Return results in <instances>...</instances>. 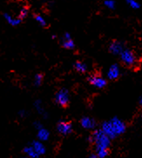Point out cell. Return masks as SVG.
I'll return each instance as SVG.
<instances>
[{
    "instance_id": "cell-1",
    "label": "cell",
    "mask_w": 142,
    "mask_h": 158,
    "mask_svg": "<svg viewBox=\"0 0 142 158\" xmlns=\"http://www.w3.org/2000/svg\"><path fill=\"white\" fill-rule=\"evenodd\" d=\"M105 135L110 139H114L118 135L123 134L126 130V124L118 117H114L111 120L105 122L102 124V129Z\"/></svg>"
},
{
    "instance_id": "cell-2",
    "label": "cell",
    "mask_w": 142,
    "mask_h": 158,
    "mask_svg": "<svg viewBox=\"0 0 142 158\" xmlns=\"http://www.w3.org/2000/svg\"><path fill=\"white\" fill-rule=\"evenodd\" d=\"M89 140H91L95 144L96 150L101 149H108L111 143V139L105 134L102 130H95L94 133L93 134L92 137L89 138Z\"/></svg>"
},
{
    "instance_id": "cell-3",
    "label": "cell",
    "mask_w": 142,
    "mask_h": 158,
    "mask_svg": "<svg viewBox=\"0 0 142 158\" xmlns=\"http://www.w3.org/2000/svg\"><path fill=\"white\" fill-rule=\"evenodd\" d=\"M70 96H69V91L67 89H60L55 96V102L57 104L60 106H67L69 102Z\"/></svg>"
},
{
    "instance_id": "cell-4",
    "label": "cell",
    "mask_w": 142,
    "mask_h": 158,
    "mask_svg": "<svg viewBox=\"0 0 142 158\" xmlns=\"http://www.w3.org/2000/svg\"><path fill=\"white\" fill-rule=\"evenodd\" d=\"M120 58L125 64L133 65L136 62V57L133 52L129 50H123L120 53Z\"/></svg>"
},
{
    "instance_id": "cell-5",
    "label": "cell",
    "mask_w": 142,
    "mask_h": 158,
    "mask_svg": "<svg viewBox=\"0 0 142 158\" xmlns=\"http://www.w3.org/2000/svg\"><path fill=\"white\" fill-rule=\"evenodd\" d=\"M89 82H90L92 85H93L94 87L99 89L104 88L105 86L106 85V80L103 78L102 77L98 76V75L91 76L89 77Z\"/></svg>"
},
{
    "instance_id": "cell-6",
    "label": "cell",
    "mask_w": 142,
    "mask_h": 158,
    "mask_svg": "<svg viewBox=\"0 0 142 158\" xmlns=\"http://www.w3.org/2000/svg\"><path fill=\"white\" fill-rule=\"evenodd\" d=\"M57 129L58 131L61 135H69L71 131H72V125H71V123H69V122L61 121L58 123Z\"/></svg>"
},
{
    "instance_id": "cell-7",
    "label": "cell",
    "mask_w": 142,
    "mask_h": 158,
    "mask_svg": "<svg viewBox=\"0 0 142 158\" xmlns=\"http://www.w3.org/2000/svg\"><path fill=\"white\" fill-rule=\"evenodd\" d=\"M80 123L81 126L85 130H93L96 127V122L94 121V119L88 117V116L83 117L81 119Z\"/></svg>"
},
{
    "instance_id": "cell-8",
    "label": "cell",
    "mask_w": 142,
    "mask_h": 158,
    "mask_svg": "<svg viewBox=\"0 0 142 158\" xmlns=\"http://www.w3.org/2000/svg\"><path fill=\"white\" fill-rule=\"evenodd\" d=\"M119 74H120V70L118 64H113L108 69L107 77L111 80H115L119 77Z\"/></svg>"
},
{
    "instance_id": "cell-9",
    "label": "cell",
    "mask_w": 142,
    "mask_h": 158,
    "mask_svg": "<svg viewBox=\"0 0 142 158\" xmlns=\"http://www.w3.org/2000/svg\"><path fill=\"white\" fill-rule=\"evenodd\" d=\"M123 45L122 44L119 42H113L111 44H110V47H109V51L111 53H113L114 55H120V53L123 51Z\"/></svg>"
},
{
    "instance_id": "cell-10",
    "label": "cell",
    "mask_w": 142,
    "mask_h": 158,
    "mask_svg": "<svg viewBox=\"0 0 142 158\" xmlns=\"http://www.w3.org/2000/svg\"><path fill=\"white\" fill-rule=\"evenodd\" d=\"M63 46L67 50H71L74 48V42L71 38V35L69 33H65L63 37Z\"/></svg>"
},
{
    "instance_id": "cell-11",
    "label": "cell",
    "mask_w": 142,
    "mask_h": 158,
    "mask_svg": "<svg viewBox=\"0 0 142 158\" xmlns=\"http://www.w3.org/2000/svg\"><path fill=\"white\" fill-rule=\"evenodd\" d=\"M31 146L33 148V149L35 150V152L38 154V156H42V155H44V154L45 153V145L43 144L42 142H40V141L33 142Z\"/></svg>"
},
{
    "instance_id": "cell-12",
    "label": "cell",
    "mask_w": 142,
    "mask_h": 158,
    "mask_svg": "<svg viewBox=\"0 0 142 158\" xmlns=\"http://www.w3.org/2000/svg\"><path fill=\"white\" fill-rule=\"evenodd\" d=\"M50 137V133L47 130L45 129H40L38 130V138L40 142H44V141H47Z\"/></svg>"
},
{
    "instance_id": "cell-13",
    "label": "cell",
    "mask_w": 142,
    "mask_h": 158,
    "mask_svg": "<svg viewBox=\"0 0 142 158\" xmlns=\"http://www.w3.org/2000/svg\"><path fill=\"white\" fill-rule=\"evenodd\" d=\"M4 17H5V20L7 21V23H10L11 25H12V26H17V25H19L20 22H21V19H18V18H13L12 16H11V15L7 14V13H5L4 15Z\"/></svg>"
},
{
    "instance_id": "cell-14",
    "label": "cell",
    "mask_w": 142,
    "mask_h": 158,
    "mask_svg": "<svg viewBox=\"0 0 142 158\" xmlns=\"http://www.w3.org/2000/svg\"><path fill=\"white\" fill-rule=\"evenodd\" d=\"M34 106H35V108H36L37 111H38L40 115H42L45 118H47L48 114L46 113V111L45 110V109H44V107H43L42 102H41L40 100H37L36 102H34Z\"/></svg>"
},
{
    "instance_id": "cell-15",
    "label": "cell",
    "mask_w": 142,
    "mask_h": 158,
    "mask_svg": "<svg viewBox=\"0 0 142 158\" xmlns=\"http://www.w3.org/2000/svg\"><path fill=\"white\" fill-rule=\"evenodd\" d=\"M24 154L27 156V157L28 158H38V155L35 152V150H34L33 148H32V146H28V147L24 148Z\"/></svg>"
},
{
    "instance_id": "cell-16",
    "label": "cell",
    "mask_w": 142,
    "mask_h": 158,
    "mask_svg": "<svg viewBox=\"0 0 142 158\" xmlns=\"http://www.w3.org/2000/svg\"><path fill=\"white\" fill-rule=\"evenodd\" d=\"M74 68H75L77 71L81 72V73H84L87 70L86 64H84V63H82V62H76L75 64H74Z\"/></svg>"
},
{
    "instance_id": "cell-17",
    "label": "cell",
    "mask_w": 142,
    "mask_h": 158,
    "mask_svg": "<svg viewBox=\"0 0 142 158\" xmlns=\"http://www.w3.org/2000/svg\"><path fill=\"white\" fill-rule=\"evenodd\" d=\"M97 156L99 158H105L108 155V149H97Z\"/></svg>"
},
{
    "instance_id": "cell-18",
    "label": "cell",
    "mask_w": 142,
    "mask_h": 158,
    "mask_svg": "<svg viewBox=\"0 0 142 158\" xmlns=\"http://www.w3.org/2000/svg\"><path fill=\"white\" fill-rule=\"evenodd\" d=\"M35 20L41 26H45L46 25V21H45V19H44V17H42L41 15H36L35 16Z\"/></svg>"
},
{
    "instance_id": "cell-19",
    "label": "cell",
    "mask_w": 142,
    "mask_h": 158,
    "mask_svg": "<svg viewBox=\"0 0 142 158\" xmlns=\"http://www.w3.org/2000/svg\"><path fill=\"white\" fill-rule=\"evenodd\" d=\"M126 2L133 9H139L140 8V4L138 3L136 0H126Z\"/></svg>"
},
{
    "instance_id": "cell-20",
    "label": "cell",
    "mask_w": 142,
    "mask_h": 158,
    "mask_svg": "<svg viewBox=\"0 0 142 158\" xmlns=\"http://www.w3.org/2000/svg\"><path fill=\"white\" fill-rule=\"evenodd\" d=\"M43 82V76L41 74H37L34 77V84L36 86H39Z\"/></svg>"
},
{
    "instance_id": "cell-21",
    "label": "cell",
    "mask_w": 142,
    "mask_h": 158,
    "mask_svg": "<svg viewBox=\"0 0 142 158\" xmlns=\"http://www.w3.org/2000/svg\"><path fill=\"white\" fill-rule=\"evenodd\" d=\"M105 5L110 10H114L115 8V2L114 0H105L104 2Z\"/></svg>"
},
{
    "instance_id": "cell-22",
    "label": "cell",
    "mask_w": 142,
    "mask_h": 158,
    "mask_svg": "<svg viewBox=\"0 0 142 158\" xmlns=\"http://www.w3.org/2000/svg\"><path fill=\"white\" fill-rule=\"evenodd\" d=\"M27 14H28V9L26 8V7H23V8H21V10H20V11H19V19H24V18H25L26 16H27Z\"/></svg>"
},
{
    "instance_id": "cell-23",
    "label": "cell",
    "mask_w": 142,
    "mask_h": 158,
    "mask_svg": "<svg viewBox=\"0 0 142 158\" xmlns=\"http://www.w3.org/2000/svg\"><path fill=\"white\" fill-rule=\"evenodd\" d=\"M34 127H35V128H36V129H37V130H40V129H42L43 128V125H42V123H40V122H35V123H34Z\"/></svg>"
},
{
    "instance_id": "cell-24",
    "label": "cell",
    "mask_w": 142,
    "mask_h": 158,
    "mask_svg": "<svg viewBox=\"0 0 142 158\" xmlns=\"http://www.w3.org/2000/svg\"><path fill=\"white\" fill-rule=\"evenodd\" d=\"M19 115L21 117H24V116H27V112L25 111V110H20V111L19 112Z\"/></svg>"
},
{
    "instance_id": "cell-25",
    "label": "cell",
    "mask_w": 142,
    "mask_h": 158,
    "mask_svg": "<svg viewBox=\"0 0 142 158\" xmlns=\"http://www.w3.org/2000/svg\"><path fill=\"white\" fill-rule=\"evenodd\" d=\"M89 158H96V156H91Z\"/></svg>"
},
{
    "instance_id": "cell-26",
    "label": "cell",
    "mask_w": 142,
    "mask_h": 158,
    "mask_svg": "<svg viewBox=\"0 0 142 158\" xmlns=\"http://www.w3.org/2000/svg\"><path fill=\"white\" fill-rule=\"evenodd\" d=\"M140 104H141V106H142V98L140 99Z\"/></svg>"
}]
</instances>
